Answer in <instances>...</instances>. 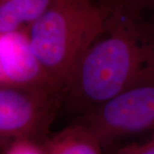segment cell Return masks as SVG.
Wrapping results in <instances>:
<instances>
[{"label":"cell","mask_w":154,"mask_h":154,"mask_svg":"<svg viewBox=\"0 0 154 154\" xmlns=\"http://www.w3.org/2000/svg\"><path fill=\"white\" fill-rule=\"evenodd\" d=\"M100 8L105 28L80 57L63 88L60 110L74 119L154 76V30L144 18L146 11L128 4Z\"/></svg>","instance_id":"cell-1"},{"label":"cell","mask_w":154,"mask_h":154,"mask_svg":"<svg viewBox=\"0 0 154 154\" xmlns=\"http://www.w3.org/2000/svg\"><path fill=\"white\" fill-rule=\"evenodd\" d=\"M95 0H53L27 29L30 48L51 82L63 91L80 57L105 28Z\"/></svg>","instance_id":"cell-2"},{"label":"cell","mask_w":154,"mask_h":154,"mask_svg":"<svg viewBox=\"0 0 154 154\" xmlns=\"http://www.w3.org/2000/svg\"><path fill=\"white\" fill-rule=\"evenodd\" d=\"M72 121L88 126L105 151L119 139L154 131V76L122 90Z\"/></svg>","instance_id":"cell-3"},{"label":"cell","mask_w":154,"mask_h":154,"mask_svg":"<svg viewBox=\"0 0 154 154\" xmlns=\"http://www.w3.org/2000/svg\"><path fill=\"white\" fill-rule=\"evenodd\" d=\"M62 98L63 92L54 88H0V147L21 134L47 136Z\"/></svg>","instance_id":"cell-4"},{"label":"cell","mask_w":154,"mask_h":154,"mask_svg":"<svg viewBox=\"0 0 154 154\" xmlns=\"http://www.w3.org/2000/svg\"><path fill=\"white\" fill-rule=\"evenodd\" d=\"M0 88L58 89L33 55L27 30L0 33Z\"/></svg>","instance_id":"cell-5"},{"label":"cell","mask_w":154,"mask_h":154,"mask_svg":"<svg viewBox=\"0 0 154 154\" xmlns=\"http://www.w3.org/2000/svg\"><path fill=\"white\" fill-rule=\"evenodd\" d=\"M46 154H100L105 149L88 126L78 121L44 140Z\"/></svg>","instance_id":"cell-6"},{"label":"cell","mask_w":154,"mask_h":154,"mask_svg":"<svg viewBox=\"0 0 154 154\" xmlns=\"http://www.w3.org/2000/svg\"><path fill=\"white\" fill-rule=\"evenodd\" d=\"M53 0H0V33L27 30Z\"/></svg>","instance_id":"cell-7"},{"label":"cell","mask_w":154,"mask_h":154,"mask_svg":"<svg viewBox=\"0 0 154 154\" xmlns=\"http://www.w3.org/2000/svg\"><path fill=\"white\" fill-rule=\"evenodd\" d=\"M45 138L32 134L14 136L1 146L0 154H46Z\"/></svg>","instance_id":"cell-8"},{"label":"cell","mask_w":154,"mask_h":154,"mask_svg":"<svg viewBox=\"0 0 154 154\" xmlns=\"http://www.w3.org/2000/svg\"><path fill=\"white\" fill-rule=\"evenodd\" d=\"M116 152L120 154H154V131L146 141L127 144L116 149Z\"/></svg>","instance_id":"cell-9"},{"label":"cell","mask_w":154,"mask_h":154,"mask_svg":"<svg viewBox=\"0 0 154 154\" xmlns=\"http://www.w3.org/2000/svg\"><path fill=\"white\" fill-rule=\"evenodd\" d=\"M99 4H116V3H130L135 5L140 6L146 11H148L151 0H95Z\"/></svg>","instance_id":"cell-10"},{"label":"cell","mask_w":154,"mask_h":154,"mask_svg":"<svg viewBox=\"0 0 154 154\" xmlns=\"http://www.w3.org/2000/svg\"><path fill=\"white\" fill-rule=\"evenodd\" d=\"M148 11L151 12H154V0H151V3H150V5H149Z\"/></svg>","instance_id":"cell-11"},{"label":"cell","mask_w":154,"mask_h":154,"mask_svg":"<svg viewBox=\"0 0 154 154\" xmlns=\"http://www.w3.org/2000/svg\"><path fill=\"white\" fill-rule=\"evenodd\" d=\"M152 18H151V20L149 22H150V23H151V25H152V27L154 30V12H152Z\"/></svg>","instance_id":"cell-12"}]
</instances>
